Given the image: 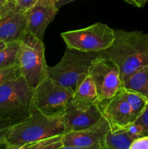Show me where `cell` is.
<instances>
[{
    "mask_svg": "<svg viewBox=\"0 0 148 149\" xmlns=\"http://www.w3.org/2000/svg\"><path fill=\"white\" fill-rule=\"evenodd\" d=\"M39 0H15V5L17 10L26 13L29 8L34 5Z\"/></svg>",
    "mask_w": 148,
    "mask_h": 149,
    "instance_id": "21",
    "label": "cell"
},
{
    "mask_svg": "<svg viewBox=\"0 0 148 149\" xmlns=\"http://www.w3.org/2000/svg\"><path fill=\"white\" fill-rule=\"evenodd\" d=\"M130 149H148V135H143L135 139Z\"/></svg>",
    "mask_w": 148,
    "mask_h": 149,
    "instance_id": "22",
    "label": "cell"
},
{
    "mask_svg": "<svg viewBox=\"0 0 148 149\" xmlns=\"http://www.w3.org/2000/svg\"><path fill=\"white\" fill-rule=\"evenodd\" d=\"M5 1H7V2H9V3H14L15 4V0H5Z\"/></svg>",
    "mask_w": 148,
    "mask_h": 149,
    "instance_id": "29",
    "label": "cell"
},
{
    "mask_svg": "<svg viewBox=\"0 0 148 149\" xmlns=\"http://www.w3.org/2000/svg\"><path fill=\"white\" fill-rule=\"evenodd\" d=\"M20 42L7 43L4 48L0 49V69L12 66L17 63Z\"/></svg>",
    "mask_w": 148,
    "mask_h": 149,
    "instance_id": "17",
    "label": "cell"
},
{
    "mask_svg": "<svg viewBox=\"0 0 148 149\" xmlns=\"http://www.w3.org/2000/svg\"><path fill=\"white\" fill-rule=\"evenodd\" d=\"M102 116V113L99 103L73 97L62 116L65 133L89 127Z\"/></svg>",
    "mask_w": 148,
    "mask_h": 149,
    "instance_id": "9",
    "label": "cell"
},
{
    "mask_svg": "<svg viewBox=\"0 0 148 149\" xmlns=\"http://www.w3.org/2000/svg\"><path fill=\"white\" fill-rule=\"evenodd\" d=\"M27 33L26 13L15 8L14 3L0 13V41L20 42Z\"/></svg>",
    "mask_w": 148,
    "mask_h": 149,
    "instance_id": "13",
    "label": "cell"
},
{
    "mask_svg": "<svg viewBox=\"0 0 148 149\" xmlns=\"http://www.w3.org/2000/svg\"><path fill=\"white\" fill-rule=\"evenodd\" d=\"M12 125V124L4 119H0V146H4V137L7 130Z\"/></svg>",
    "mask_w": 148,
    "mask_h": 149,
    "instance_id": "23",
    "label": "cell"
},
{
    "mask_svg": "<svg viewBox=\"0 0 148 149\" xmlns=\"http://www.w3.org/2000/svg\"><path fill=\"white\" fill-rule=\"evenodd\" d=\"M99 106L111 130L126 127L133 123L136 118L125 95L123 86L113 97L99 102Z\"/></svg>",
    "mask_w": 148,
    "mask_h": 149,
    "instance_id": "11",
    "label": "cell"
},
{
    "mask_svg": "<svg viewBox=\"0 0 148 149\" xmlns=\"http://www.w3.org/2000/svg\"><path fill=\"white\" fill-rule=\"evenodd\" d=\"M49 1H50V2H52V3H54V4H56L58 2V1H60V0H49Z\"/></svg>",
    "mask_w": 148,
    "mask_h": 149,
    "instance_id": "28",
    "label": "cell"
},
{
    "mask_svg": "<svg viewBox=\"0 0 148 149\" xmlns=\"http://www.w3.org/2000/svg\"><path fill=\"white\" fill-rule=\"evenodd\" d=\"M109 130L108 122L102 116L89 127L64 134L62 149H105V137Z\"/></svg>",
    "mask_w": 148,
    "mask_h": 149,
    "instance_id": "10",
    "label": "cell"
},
{
    "mask_svg": "<svg viewBox=\"0 0 148 149\" xmlns=\"http://www.w3.org/2000/svg\"><path fill=\"white\" fill-rule=\"evenodd\" d=\"M73 97L81 100L99 103L97 87L94 80L89 74H88L78 80L74 90Z\"/></svg>",
    "mask_w": 148,
    "mask_h": 149,
    "instance_id": "16",
    "label": "cell"
},
{
    "mask_svg": "<svg viewBox=\"0 0 148 149\" xmlns=\"http://www.w3.org/2000/svg\"><path fill=\"white\" fill-rule=\"evenodd\" d=\"M33 92L21 75L0 85V119L15 125L28 117Z\"/></svg>",
    "mask_w": 148,
    "mask_h": 149,
    "instance_id": "3",
    "label": "cell"
},
{
    "mask_svg": "<svg viewBox=\"0 0 148 149\" xmlns=\"http://www.w3.org/2000/svg\"><path fill=\"white\" fill-rule=\"evenodd\" d=\"M73 90L52 80L46 74L33 90L32 107L40 113L55 118H62Z\"/></svg>",
    "mask_w": 148,
    "mask_h": 149,
    "instance_id": "6",
    "label": "cell"
},
{
    "mask_svg": "<svg viewBox=\"0 0 148 149\" xmlns=\"http://www.w3.org/2000/svg\"><path fill=\"white\" fill-rule=\"evenodd\" d=\"M133 123L137 127L142 135H148V102Z\"/></svg>",
    "mask_w": 148,
    "mask_h": 149,
    "instance_id": "19",
    "label": "cell"
},
{
    "mask_svg": "<svg viewBox=\"0 0 148 149\" xmlns=\"http://www.w3.org/2000/svg\"><path fill=\"white\" fill-rule=\"evenodd\" d=\"M58 12L55 4L49 0H39L26 12L28 33L43 41L46 29Z\"/></svg>",
    "mask_w": 148,
    "mask_h": 149,
    "instance_id": "12",
    "label": "cell"
},
{
    "mask_svg": "<svg viewBox=\"0 0 148 149\" xmlns=\"http://www.w3.org/2000/svg\"><path fill=\"white\" fill-rule=\"evenodd\" d=\"M63 135L49 137L25 146L23 149H62Z\"/></svg>",
    "mask_w": 148,
    "mask_h": 149,
    "instance_id": "18",
    "label": "cell"
},
{
    "mask_svg": "<svg viewBox=\"0 0 148 149\" xmlns=\"http://www.w3.org/2000/svg\"><path fill=\"white\" fill-rule=\"evenodd\" d=\"M64 134L62 118L51 117L33 109L28 117L12 125L7 130L4 137V147L23 149L28 144Z\"/></svg>",
    "mask_w": 148,
    "mask_h": 149,
    "instance_id": "2",
    "label": "cell"
},
{
    "mask_svg": "<svg viewBox=\"0 0 148 149\" xmlns=\"http://www.w3.org/2000/svg\"><path fill=\"white\" fill-rule=\"evenodd\" d=\"M20 76L18 63L12 66L0 69V85L9 80L13 79Z\"/></svg>",
    "mask_w": 148,
    "mask_h": 149,
    "instance_id": "20",
    "label": "cell"
},
{
    "mask_svg": "<svg viewBox=\"0 0 148 149\" xmlns=\"http://www.w3.org/2000/svg\"><path fill=\"white\" fill-rule=\"evenodd\" d=\"M122 86L139 93L148 102V65L139 68L126 77L122 82Z\"/></svg>",
    "mask_w": 148,
    "mask_h": 149,
    "instance_id": "15",
    "label": "cell"
},
{
    "mask_svg": "<svg viewBox=\"0 0 148 149\" xmlns=\"http://www.w3.org/2000/svg\"><path fill=\"white\" fill-rule=\"evenodd\" d=\"M114 31L113 45L97 54L117 64L123 82L132 73L148 65V33L123 29Z\"/></svg>",
    "mask_w": 148,
    "mask_h": 149,
    "instance_id": "1",
    "label": "cell"
},
{
    "mask_svg": "<svg viewBox=\"0 0 148 149\" xmlns=\"http://www.w3.org/2000/svg\"><path fill=\"white\" fill-rule=\"evenodd\" d=\"M6 45H7V43L2 42V41H0V49H2V48H4Z\"/></svg>",
    "mask_w": 148,
    "mask_h": 149,
    "instance_id": "27",
    "label": "cell"
},
{
    "mask_svg": "<svg viewBox=\"0 0 148 149\" xmlns=\"http://www.w3.org/2000/svg\"><path fill=\"white\" fill-rule=\"evenodd\" d=\"M10 3L7 2L5 0H0V13H2L4 10L7 8Z\"/></svg>",
    "mask_w": 148,
    "mask_h": 149,
    "instance_id": "26",
    "label": "cell"
},
{
    "mask_svg": "<svg viewBox=\"0 0 148 149\" xmlns=\"http://www.w3.org/2000/svg\"><path fill=\"white\" fill-rule=\"evenodd\" d=\"M88 74L97 87L99 102L113 97L122 87L120 71L117 64L97 54L89 68Z\"/></svg>",
    "mask_w": 148,
    "mask_h": 149,
    "instance_id": "8",
    "label": "cell"
},
{
    "mask_svg": "<svg viewBox=\"0 0 148 149\" xmlns=\"http://www.w3.org/2000/svg\"><path fill=\"white\" fill-rule=\"evenodd\" d=\"M75 1V0H60V1H59L57 3L56 6L57 8H60L61 7H62V6L65 5V4H68V3L70 2H72V1ZM123 1H126V3L131 4V5H133V2H132L131 0H123Z\"/></svg>",
    "mask_w": 148,
    "mask_h": 149,
    "instance_id": "24",
    "label": "cell"
},
{
    "mask_svg": "<svg viewBox=\"0 0 148 149\" xmlns=\"http://www.w3.org/2000/svg\"><path fill=\"white\" fill-rule=\"evenodd\" d=\"M67 48L86 53H97L108 49L115 39V31L102 23L61 33Z\"/></svg>",
    "mask_w": 148,
    "mask_h": 149,
    "instance_id": "5",
    "label": "cell"
},
{
    "mask_svg": "<svg viewBox=\"0 0 148 149\" xmlns=\"http://www.w3.org/2000/svg\"><path fill=\"white\" fill-rule=\"evenodd\" d=\"M20 74L28 85L34 90L46 75L47 64L43 41L26 33L20 41L17 55Z\"/></svg>",
    "mask_w": 148,
    "mask_h": 149,
    "instance_id": "4",
    "label": "cell"
},
{
    "mask_svg": "<svg viewBox=\"0 0 148 149\" xmlns=\"http://www.w3.org/2000/svg\"><path fill=\"white\" fill-rule=\"evenodd\" d=\"M143 135L133 123L126 127L109 130L105 137V149H130L132 142Z\"/></svg>",
    "mask_w": 148,
    "mask_h": 149,
    "instance_id": "14",
    "label": "cell"
},
{
    "mask_svg": "<svg viewBox=\"0 0 148 149\" xmlns=\"http://www.w3.org/2000/svg\"><path fill=\"white\" fill-rule=\"evenodd\" d=\"M133 2V6L138 7V8H142L146 4L148 0H131Z\"/></svg>",
    "mask_w": 148,
    "mask_h": 149,
    "instance_id": "25",
    "label": "cell"
},
{
    "mask_svg": "<svg viewBox=\"0 0 148 149\" xmlns=\"http://www.w3.org/2000/svg\"><path fill=\"white\" fill-rule=\"evenodd\" d=\"M96 53H86L67 48L57 64L47 66L46 74L58 84L75 90L77 82L88 74L89 68Z\"/></svg>",
    "mask_w": 148,
    "mask_h": 149,
    "instance_id": "7",
    "label": "cell"
}]
</instances>
